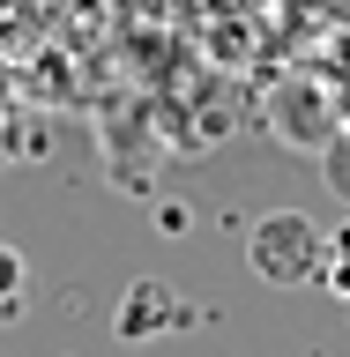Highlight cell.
Listing matches in <instances>:
<instances>
[{"mask_svg":"<svg viewBox=\"0 0 350 357\" xmlns=\"http://www.w3.org/2000/svg\"><path fill=\"white\" fill-rule=\"evenodd\" d=\"M246 261L261 283H321V261H328V231H313V216L298 208H276V216L254 223V238H246Z\"/></svg>","mask_w":350,"mask_h":357,"instance_id":"1","label":"cell"},{"mask_svg":"<svg viewBox=\"0 0 350 357\" xmlns=\"http://www.w3.org/2000/svg\"><path fill=\"white\" fill-rule=\"evenodd\" d=\"M164 328H187V305H179L164 283H134L127 305H119V335L142 342V335H164Z\"/></svg>","mask_w":350,"mask_h":357,"instance_id":"2","label":"cell"},{"mask_svg":"<svg viewBox=\"0 0 350 357\" xmlns=\"http://www.w3.org/2000/svg\"><path fill=\"white\" fill-rule=\"evenodd\" d=\"M321 283H328L335 298H350V223H335V231H328V261H321Z\"/></svg>","mask_w":350,"mask_h":357,"instance_id":"3","label":"cell"},{"mask_svg":"<svg viewBox=\"0 0 350 357\" xmlns=\"http://www.w3.org/2000/svg\"><path fill=\"white\" fill-rule=\"evenodd\" d=\"M22 283H30L22 253H15V245H0V312H8V305H22Z\"/></svg>","mask_w":350,"mask_h":357,"instance_id":"4","label":"cell"}]
</instances>
